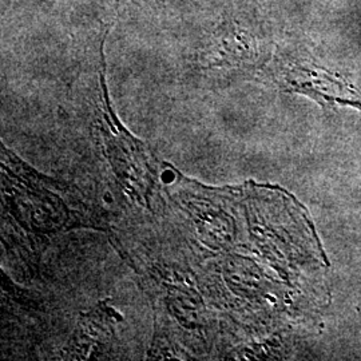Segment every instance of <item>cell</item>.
Returning a JSON list of instances; mask_svg holds the SVG:
<instances>
[{
	"mask_svg": "<svg viewBox=\"0 0 361 361\" xmlns=\"http://www.w3.org/2000/svg\"><path fill=\"white\" fill-rule=\"evenodd\" d=\"M286 83L295 91L308 94L316 101H329L338 104H352L361 109V94L353 91L340 80L312 71L305 67L295 66L285 75Z\"/></svg>",
	"mask_w": 361,
	"mask_h": 361,
	"instance_id": "obj_1",
	"label": "cell"
}]
</instances>
